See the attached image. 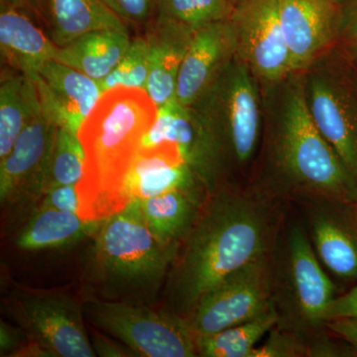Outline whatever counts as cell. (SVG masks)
<instances>
[{
    "label": "cell",
    "instance_id": "60d3db41",
    "mask_svg": "<svg viewBox=\"0 0 357 357\" xmlns=\"http://www.w3.org/2000/svg\"><path fill=\"white\" fill-rule=\"evenodd\" d=\"M356 223H357V208H356Z\"/></svg>",
    "mask_w": 357,
    "mask_h": 357
},
{
    "label": "cell",
    "instance_id": "8fae6325",
    "mask_svg": "<svg viewBox=\"0 0 357 357\" xmlns=\"http://www.w3.org/2000/svg\"><path fill=\"white\" fill-rule=\"evenodd\" d=\"M272 263L273 252L230 274L206 294L189 319L195 335L241 325L274 306Z\"/></svg>",
    "mask_w": 357,
    "mask_h": 357
},
{
    "label": "cell",
    "instance_id": "cb8c5ba5",
    "mask_svg": "<svg viewBox=\"0 0 357 357\" xmlns=\"http://www.w3.org/2000/svg\"><path fill=\"white\" fill-rule=\"evenodd\" d=\"M42 109L36 84L24 74H2L0 84V161L25 126Z\"/></svg>",
    "mask_w": 357,
    "mask_h": 357
},
{
    "label": "cell",
    "instance_id": "9a60e30c",
    "mask_svg": "<svg viewBox=\"0 0 357 357\" xmlns=\"http://www.w3.org/2000/svg\"><path fill=\"white\" fill-rule=\"evenodd\" d=\"M174 191L208 196L210 190L188 165L178 147L164 142L141 147L124 178L122 196L126 204Z\"/></svg>",
    "mask_w": 357,
    "mask_h": 357
},
{
    "label": "cell",
    "instance_id": "d6a6232c",
    "mask_svg": "<svg viewBox=\"0 0 357 357\" xmlns=\"http://www.w3.org/2000/svg\"><path fill=\"white\" fill-rule=\"evenodd\" d=\"M89 335L91 344L96 356L107 357H130L137 356L128 345L122 344L119 340L115 342L114 337H107V333L98 331V328L89 325Z\"/></svg>",
    "mask_w": 357,
    "mask_h": 357
},
{
    "label": "cell",
    "instance_id": "e575fe53",
    "mask_svg": "<svg viewBox=\"0 0 357 357\" xmlns=\"http://www.w3.org/2000/svg\"><path fill=\"white\" fill-rule=\"evenodd\" d=\"M337 46H357V0H351L342 6Z\"/></svg>",
    "mask_w": 357,
    "mask_h": 357
},
{
    "label": "cell",
    "instance_id": "5b68a950",
    "mask_svg": "<svg viewBox=\"0 0 357 357\" xmlns=\"http://www.w3.org/2000/svg\"><path fill=\"white\" fill-rule=\"evenodd\" d=\"M191 107L217 145L227 171L248 169L259 152L264 126L261 88L248 66L234 58Z\"/></svg>",
    "mask_w": 357,
    "mask_h": 357
},
{
    "label": "cell",
    "instance_id": "1f68e13d",
    "mask_svg": "<svg viewBox=\"0 0 357 357\" xmlns=\"http://www.w3.org/2000/svg\"><path fill=\"white\" fill-rule=\"evenodd\" d=\"M38 206L51 208L55 210L69 211L79 215L81 202L77 185H60L45 192Z\"/></svg>",
    "mask_w": 357,
    "mask_h": 357
},
{
    "label": "cell",
    "instance_id": "52a82bcc",
    "mask_svg": "<svg viewBox=\"0 0 357 357\" xmlns=\"http://www.w3.org/2000/svg\"><path fill=\"white\" fill-rule=\"evenodd\" d=\"M84 314L89 325L128 345L137 356H198L189 319L169 310L91 297L84 300Z\"/></svg>",
    "mask_w": 357,
    "mask_h": 357
},
{
    "label": "cell",
    "instance_id": "83f0119b",
    "mask_svg": "<svg viewBox=\"0 0 357 357\" xmlns=\"http://www.w3.org/2000/svg\"><path fill=\"white\" fill-rule=\"evenodd\" d=\"M232 10V0H159L156 16L197 31L211 23L229 20Z\"/></svg>",
    "mask_w": 357,
    "mask_h": 357
},
{
    "label": "cell",
    "instance_id": "7a4b0ae2",
    "mask_svg": "<svg viewBox=\"0 0 357 357\" xmlns=\"http://www.w3.org/2000/svg\"><path fill=\"white\" fill-rule=\"evenodd\" d=\"M262 96V167L253 185L276 199L357 204V178L312 121L302 73H293Z\"/></svg>",
    "mask_w": 357,
    "mask_h": 357
},
{
    "label": "cell",
    "instance_id": "603a6c76",
    "mask_svg": "<svg viewBox=\"0 0 357 357\" xmlns=\"http://www.w3.org/2000/svg\"><path fill=\"white\" fill-rule=\"evenodd\" d=\"M100 222H91L77 213L38 206L16 239L23 250L62 248L95 234Z\"/></svg>",
    "mask_w": 357,
    "mask_h": 357
},
{
    "label": "cell",
    "instance_id": "ac0fdd59",
    "mask_svg": "<svg viewBox=\"0 0 357 357\" xmlns=\"http://www.w3.org/2000/svg\"><path fill=\"white\" fill-rule=\"evenodd\" d=\"M29 7L0 3V47L1 56L11 67L31 79L42 66L54 60L58 47Z\"/></svg>",
    "mask_w": 357,
    "mask_h": 357
},
{
    "label": "cell",
    "instance_id": "d6986e66",
    "mask_svg": "<svg viewBox=\"0 0 357 357\" xmlns=\"http://www.w3.org/2000/svg\"><path fill=\"white\" fill-rule=\"evenodd\" d=\"M195 32L187 26L160 16H155L146 26L145 37L149 45L146 91L157 107L176 98L178 72Z\"/></svg>",
    "mask_w": 357,
    "mask_h": 357
},
{
    "label": "cell",
    "instance_id": "ba28073f",
    "mask_svg": "<svg viewBox=\"0 0 357 357\" xmlns=\"http://www.w3.org/2000/svg\"><path fill=\"white\" fill-rule=\"evenodd\" d=\"M2 311L54 357H95L84 325V301L60 290L13 289Z\"/></svg>",
    "mask_w": 357,
    "mask_h": 357
},
{
    "label": "cell",
    "instance_id": "f546056e",
    "mask_svg": "<svg viewBox=\"0 0 357 357\" xmlns=\"http://www.w3.org/2000/svg\"><path fill=\"white\" fill-rule=\"evenodd\" d=\"M309 333L275 326L265 344L256 347L252 357L309 356Z\"/></svg>",
    "mask_w": 357,
    "mask_h": 357
},
{
    "label": "cell",
    "instance_id": "44dd1931",
    "mask_svg": "<svg viewBox=\"0 0 357 357\" xmlns=\"http://www.w3.org/2000/svg\"><path fill=\"white\" fill-rule=\"evenodd\" d=\"M310 215L312 246L333 274L357 279V223L340 213V204L317 201Z\"/></svg>",
    "mask_w": 357,
    "mask_h": 357
},
{
    "label": "cell",
    "instance_id": "ab89813d",
    "mask_svg": "<svg viewBox=\"0 0 357 357\" xmlns=\"http://www.w3.org/2000/svg\"><path fill=\"white\" fill-rule=\"evenodd\" d=\"M349 1H351V0H337L338 3L342 6H344V4L347 3Z\"/></svg>",
    "mask_w": 357,
    "mask_h": 357
},
{
    "label": "cell",
    "instance_id": "9c48e42d",
    "mask_svg": "<svg viewBox=\"0 0 357 357\" xmlns=\"http://www.w3.org/2000/svg\"><path fill=\"white\" fill-rule=\"evenodd\" d=\"M302 74L312 121L357 178V89L337 47Z\"/></svg>",
    "mask_w": 357,
    "mask_h": 357
},
{
    "label": "cell",
    "instance_id": "f35d334b",
    "mask_svg": "<svg viewBox=\"0 0 357 357\" xmlns=\"http://www.w3.org/2000/svg\"><path fill=\"white\" fill-rule=\"evenodd\" d=\"M1 2L16 6L29 7V8L31 6V0H1Z\"/></svg>",
    "mask_w": 357,
    "mask_h": 357
},
{
    "label": "cell",
    "instance_id": "ffe728a7",
    "mask_svg": "<svg viewBox=\"0 0 357 357\" xmlns=\"http://www.w3.org/2000/svg\"><path fill=\"white\" fill-rule=\"evenodd\" d=\"M30 8L58 48L95 30L126 28L103 0H31Z\"/></svg>",
    "mask_w": 357,
    "mask_h": 357
},
{
    "label": "cell",
    "instance_id": "74e56055",
    "mask_svg": "<svg viewBox=\"0 0 357 357\" xmlns=\"http://www.w3.org/2000/svg\"><path fill=\"white\" fill-rule=\"evenodd\" d=\"M357 89V46H337Z\"/></svg>",
    "mask_w": 357,
    "mask_h": 357
},
{
    "label": "cell",
    "instance_id": "30bf717a",
    "mask_svg": "<svg viewBox=\"0 0 357 357\" xmlns=\"http://www.w3.org/2000/svg\"><path fill=\"white\" fill-rule=\"evenodd\" d=\"M229 22L236 57L248 66L262 91L295 73L282 29L278 0H234Z\"/></svg>",
    "mask_w": 357,
    "mask_h": 357
},
{
    "label": "cell",
    "instance_id": "e0dca14e",
    "mask_svg": "<svg viewBox=\"0 0 357 357\" xmlns=\"http://www.w3.org/2000/svg\"><path fill=\"white\" fill-rule=\"evenodd\" d=\"M33 81L43 109L58 126L76 134L103 93L98 81L55 59Z\"/></svg>",
    "mask_w": 357,
    "mask_h": 357
},
{
    "label": "cell",
    "instance_id": "4316f807",
    "mask_svg": "<svg viewBox=\"0 0 357 357\" xmlns=\"http://www.w3.org/2000/svg\"><path fill=\"white\" fill-rule=\"evenodd\" d=\"M84 151L76 133L58 126L46 169L42 196L60 185H77L84 173Z\"/></svg>",
    "mask_w": 357,
    "mask_h": 357
},
{
    "label": "cell",
    "instance_id": "d590c367",
    "mask_svg": "<svg viewBox=\"0 0 357 357\" xmlns=\"http://www.w3.org/2000/svg\"><path fill=\"white\" fill-rule=\"evenodd\" d=\"M27 335L20 326L15 328L2 321L0 323V354L11 356L28 342Z\"/></svg>",
    "mask_w": 357,
    "mask_h": 357
},
{
    "label": "cell",
    "instance_id": "3957f363",
    "mask_svg": "<svg viewBox=\"0 0 357 357\" xmlns=\"http://www.w3.org/2000/svg\"><path fill=\"white\" fill-rule=\"evenodd\" d=\"M157 114L144 89L116 86L102 93L77 134L86 156L84 177L77 185L79 217L102 222L128 206L122 196L124 178Z\"/></svg>",
    "mask_w": 357,
    "mask_h": 357
},
{
    "label": "cell",
    "instance_id": "8d00e7d4",
    "mask_svg": "<svg viewBox=\"0 0 357 357\" xmlns=\"http://www.w3.org/2000/svg\"><path fill=\"white\" fill-rule=\"evenodd\" d=\"M328 330L349 344L357 354V319H335L326 324Z\"/></svg>",
    "mask_w": 357,
    "mask_h": 357
},
{
    "label": "cell",
    "instance_id": "d4e9b609",
    "mask_svg": "<svg viewBox=\"0 0 357 357\" xmlns=\"http://www.w3.org/2000/svg\"><path fill=\"white\" fill-rule=\"evenodd\" d=\"M206 197L188 191L167 192L140 199L141 210L147 227L159 241L180 244Z\"/></svg>",
    "mask_w": 357,
    "mask_h": 357
},
{
    "label": "cell",
    "instance_id": "7402d4cb",
    "mask_svg": "<svg viewBox=\"0 0 357 357\" xmlns=\"http://www.w3.org/2000/svg\"><path fill=\"white\" fill-rule=\"evenodd\" d=\"M130 42L128 28L95 30L58 48L55 60L100 82L123 57Z\"/></svg>",
    "mask_w": 357,
    "mask_h": 357
},
{
    "label": "cell",
    "instance_id": "277c9868",
    "mask_svg": "<svg viewBox=\"0 0 357 357\" xmlns=\"http://www.w3.org/2000/svg\"><path fill=\"white\" fill-rule=\"evenodd\" d=\"M95 234L88 267L91 283L136 304L138 298L158 290L180 245L162 243L152 234L137 199L103 220Z\"/></svg>",
    "mask_w": 357,
    "mask_h": 357
},
{
    "label": "cell",
    "instance_id": "2e32d148",
    "mask_svg": "<svg viewBox=\"0 0 357 357\" xmlns=\"http://www.w3.org/2000/svg\"><path fill=\"white\" fill-rule=\"evenodd\" d=\"M234 58L236 41L229 20L197 30L178 72L177 102L194 105Z\"/></svg>",
    "mask_w": 357,
    "mask_h": 357
},
{
    "label": "cell",
    "instance_id": "484cf974",
    "mask_svg": "<svg viewBox=\"0 0 357 357\" xmlns=\"http://www.w3.org/2000/svg\"><path fill=\"white\" fill-rule=\"evenodd\" d=\"M274 306L255 319L211 335L196 337L197 354L204 357H252L258 342L278 325Z\"/></svg>",
    "mask_w": 357,
    "mask_h": 357
},
{
    "label": "cell",
    "instance_id": "8992f818",
    "mask_svg": "<svg viewBox=\"0 0 357 357\" xmlns=\"http://www.w3.org/2000/svg\"><path fill=\"white\" fill-rule=\"evenodd\" d=\"M272 264L278 326L316 332L325 326L326 312L335 298V287L301 227L288 230L280 260Z\"/></svg>",
    "mask_w": 357,
    "mask_h": 357
},
{
    "label": "cell",
    "instance_id": "4dcf8cb0",
    "mask_svg": "<svg viewBox=\"0 0 357 357\" xmlns=\"http://www.w3.org/2000/svg\"><path fill=\"white\" fill-rule=\"evenodd\" d=\"M121 20L148 25L154 20L159 0H103Z\"/></svg>",
    "mask_w": 357,
    "mask_h": 357
},
{
    "label": "cell",
    "instance_id": "7c38bea8",
    "mask_svg": "<svg viewBox=\"0 0 357 357\" xmlns=\"http://www.w3.org/2000/svg\"><path fill=\"white\" fill-rule=\"evenodd\" d=\"M169 142L176 145L183 158L211 192L225 184L227 173L217 145L191 107L176 98L158 107L156 121L145 134L141 147Z\"/></svg>",
    "mask_w": 357,
    "mask_h": 357
},
{
    "label": "cell",
    "instance_id": "6da1fadb",
    "mask_svg": "<svg viewBox=\"0 0 357 357\" xmlns=\"http://www.w3.org/2000/svg\"><path fill=\"white\" fill-rule=\"evenodd\" d=\"M276 201L255 185L243 189L225 183L211 192L167 275V310L190 319L223 279L273 252L278 234Z\"/></svg>",
    "mask_w": 357,
    "mask_h": 357
},
{
    "label": "cell",
    "instance_id": "836d02e7",
    "mask_svg": "<svg viewBox=\"0 0 357 357\" xmlns=\"http://www.w3.org/2000/svg\"><path fill=\"white\" fill-rule=\"evenodd\" d=\"M342 319H357V286L344 295L333 298L326 310V324Z\"/></svg>",
    "mask_w": 357,
    "mask_h": 357
},
{
    "label": "cell",
    "instance_id": "f1b7e54d",
    "mask_svg": "<svg viewBox=\"0 0 357 357\" xmlns=\"http://www.w3.org/2000/svg\"><path fill=\"white\" fill-rule=\"evenodd\" d=\"M149 77V45L146 37L131 39L128 50L112 72L98 82L103 93L116 86L146 91Z\"/></svg>",
    "mask_w": 357,
    "mask_h": 357
},
{
    "label": "cell",
    "instance_id": "5bb4252c",
    "mask_svg": "<svg viewBox=\"0 0 357 357\" xmlns=\"http://www.w3.org/2000/svg\"><path fill=\"white\" fill-rule=\"evenodd\" d=\"M278 4L294 72H305L337 46L342 6L337 0H278Z\"/></svg>",
    "mask_w": 357,
    "mask_h": 357
},
{
    "label": "cell",
    "instance_id": "4fadbf2b",
    "mask_svg": "<svg viewBox=\"0 0 357 357\" xmlns=\"http://www.w3.org/2000/svg\"><path fill=\"white\" fill-rule=\"evenodd\" d=\"M58 124L42 107L0 161L2 206H17L42 198V184Z\"/></svg>",
    "mask_w": 357,
    "mask_h": 357
},
{
    "label": "cell",
    "instance_id": "b9f144b4",
    "mask_svg": "<svg viewBox=\"0 0 357 357\" xmlns=\"http://www.w3.org/2000/svg\"><path fill=\"white\" fill-rule=\"evenodd\" d=\"M232 1H234V0H232Z\"/></svg>",
    "mask_w": 357,
    "mask_h": 357
}]
</instances>
